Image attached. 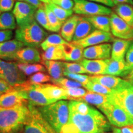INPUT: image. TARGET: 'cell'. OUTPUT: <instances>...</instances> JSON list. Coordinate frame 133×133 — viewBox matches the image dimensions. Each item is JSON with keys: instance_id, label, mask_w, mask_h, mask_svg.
I'll return each instance as SVG.
<instances>
[{"instance_id": "obj_33", "label": "cell", "mask_w": 133, "mask_h": 133, "mask_svg": "<svg viewBox=\"0 0 133 133\" xmlns=\"http://www.w3.org/2000/svg\"><path fill=\"white\" fill-rule=\"evenodd\" d=\"M19 69L26 76L36 74L38 72H44L46 71V68L43 65L38 64H24L17 63Z\"/></svg>"}, {"instance_id": "obj_25", "label": "cell", "mask_w": 133, "mask_h": 133, "mask_svg": "<svg viewBox=\"0 0 133 133\" xmlns=\"http://www.w3.org/2000/svg\"><path fill=\"white\" fill-rule=\"evenodd\" d=\"M94 29L95 28L86 19V17H81L76 27L72 41H76L83 39L95 30Z\"/></svg>"}, {"instance_id": "obj_21", "label": "cell", "mask_w": 133, "mask_h": 133, "mask_svg": "<svg viewBox=\"0 0 133 133\" xmlns=\"http://www.w3.org/2000/svg\"><path fill=\"white\" fill-rule=\"evenodd\" d=\"M105 75L115 76H124L129 75L125 59L115 61L112 58L107 59V66Z\"/></svg>"}, {"instance_id": "obj_45", "label": "cell", "mask_w": 133, "mask_h": 133, "mask_svg": "<svg viewBox=\"0 0 133 133\" xmlns=\"http://www.w3.org/2000/svg\"><path fill=\"white\" fill-rule=\"evenodd\" d=\"M14 0H0V11L10 12L14 7Z\"/></svg>"}, {"instance_id": "obj_22", "label": "cell", "mask_w": 133, "mask_h": 133, "mask_svg": "<svg viewBox=\"0 0 133 133\" xmlns=\"http://www.w3.org/2000/svg\"><path fill=\"white\" fill-rule=\"evenodd\" d=\"M80 17L78 15H74L66 19L63 24L60 30V34L67 42H72L76 27Z\"/></svg>"}, {"instance_id": "obj_28", "label": "cell", "mask_w": 133, "mask_h": 133, "mask_svg": "<svg viewBox=\"0 0 133 133\" xmlns=\"http://www.w3.org/2000/svg\"><path fill=\"white\" fill-rule=\"evenodd\" d=\"M44 64L52 79H57L64 76V62L57 61H44Z\"/></svg>"}, {"instance_id": "obj_44", "label": "cell", "mask_w": 133, "mask_h": 133, "mask_svg": "<svg viewBox=\"0 0 133 133\" xmlns=\"http://www.w3.org/2000/svg\"><path fill=\"white\" fill-rule=\"evenodd\" d=\"M51 2L66 10H73L74 6L73 0H51Z\"/></svg>"}, {"instance_id": "obj_13", "label": "cell", "mask_w": 133, "mask_h": 133, "mask_svg": "<svg viewBox=\"0 0 133 133\" xmlns=\"http://www.w3.org/2000/svg\"><path fill=\"white\" fill-rule=\"evenodd\" d=\"M114 40V38L110 32L95 30L83 39L76 41H72L71 43L79 46L83 49H85L89 46L112 42Z\"/></svg>"}, {"instance_id": "obj_41", "label": "cell", "mask_w": 133, "mask_h": 133, "mask_svg": "<svg viewBox=\"0 0 133 133\" xmlns=\"http://www.w3.org/2000/svg\"><path fill=\"white\" fill-rule=\"evenodd\" d=\"M64 72L79 74H87L84 66L80 63L64 62Z\"/></svg>"}, {"instance_id": "obj_52", "label": "cell", "mask_w": 133, "mask_h": 133, "mask_svg": "<svg viewBox=\"0 0 133 133\" xmlns=\"http://www.w3.org/2000/svg\"><path fill=\"white\" fill-rule=\"evenodd\" d=\"M128 79L130 81L131 83H133V70L131 71V73L128 75Z\"/></svg>"}, {"instance_id": "obj_54", "label": "cell", "mask_w": 133, "mask_h": 133, "mask_svg": "<svg viewBox=\"0 0 133 133\" xmlns=\"http://www.w3.org/2000/svg\"><path fill=\"white\" fill-rule=\"evenodd\" d=\"M41 3H44V4H48L51 2V0H39Z\"/></svg>"}, {"instance_id": "obj_26", "label": "cell", "mask_w": 133, "mask_h": 133, "mask_svg": "<svg viewBox=\"0 0 133 133\" xmlns=\"http://www.w3.org/2000/svg\"><path fill=\"white\" fill-rule=\"evenodd\" d=\"M79 101H84L99 109L109 102L110 101V95H104L88 91L85 95L81 97Z\"/></svg>"}, {"instance_id": "obj_27", "label": "cell", "mask_w": 133, "mask_h": 133, "mask_svg": "<svg viewBox=\"0 0 133 133\" xmlns=\"http://www.w3.org/2000/svg\"><path fill=\"white\" fill-rule=\"evenodd\" d=\"M115 13L129 25L133 27V6L129 4H119L115 7Z\"/></svg>"}, {"instance_id": "obj_23", "label": "cell", "mask_w": 133, "mask_h": 133, "mask_svg": "<svg viewBox=\"0 0 133 133\" xmlns=\"http://www.w3.org/2000/svg\"><path fill=\"white\" fill-rule=\"evenodd\" d=\"M132 40L115 39L113 41L111 51V58L115 61L124 60L126 54L130 46Z\"/></svg>"}, {"instance_id": "obj_20", "label": "cell", "mask_w": 133, "mask_h": 133, "mask_svg": "<svg viewBox=\"0 0 133 133\" xmlns=\"http://www.w3.org/2000/svg\"><path fill=\"white\" fill-rule=\"evenodd\" d=\"M64 53V60L69 62L81 61L83 58V49L73 43L67 42L61 45Z\"/></svg>"}, {"instance_id": "obj_50", "label": "cell", "mask_w": 133, "mask_h": 133, "mask_svg": "<svg viewBox=\"0 0 133 133\" xmlns=\"http://www.w3.org/2000/svg\"><path fill=\"white\" fill-rule=\"evenodd\" d=\"M114 6L119 4H129L133 5V0H112Z\"/></svg>"}, {"instance_id": "obj_16", "label": "cell", "mask_w": 133, "mask_h": 133, "mask_svg": "<svg viewBox=\"0 0 133 133\" xmlns=\"http://www.w3.org/2000/svg\"><path fill=\"white\" fill-rule=\"evenodd\" d=\"M112 45L102 43L89 46L83 50V57L87 59H108L111 56Z\"/></svg>"}, {"instance_id": "obj_55", "label": "cell", "mask_w": 133, "mask_h": 133, "mask_svg": "<svg viewBox=\"0 0 133 133\" xmlns=\"http://www.w3.org/2000/svg\"><path fill=\"white\" fill-rule=\"evenodd\" d=\"M2 94H3V93L0 92V97H1V95H2Z\"/></svg>"}, {"instance_id": "obj_7", "label": "cell", "mask_w": 133, "mask_h": 133, "mask_svg": "<svg viewBox=\"0 0 133 133\" xmlns=\"http://www.w3.org/2000/svg\"><path fill=\"white\" fill-rule=\"evenodd\" d=\"M30 115L22 133H57L41 115L37 107L29 104Z\"/></svg>"}, {"instance_id": "obj_38", "label": "cell", "mask_w": 133, "mask_h": 133, "mask_svg": "<svg viewBox=\"0 0 133 133\" xmlns=\"http://www.w3.org/2000/svg\"><path fill=\"white\" fill-rule=\"evenodd\" d=\"M51 81H52V83H54L55 85H57L64 89L83 86L81 83L77 82V81L72 80V79H68L66 78H64L63 76L57 79H52Z\"/></svg>"}, {"instance_id": "obj_32", "label": "cell", "mask_w": 133, "mask_h": 133, "mask_svg": "<svg viewBox=\"0 0 133 133\" xmlns=\"http://www.w3.org/2000/svg\"><path fill=\"white\" fill-rule=\"evenodd\" d=\"M66 43H67V41L65 40L61 35L52 34L46 37V39L41 43L40 46L43 51H46L48 48L52 46L62 45Z\"/></svg>"}, {"instance_id": "obj_9", "label": "cell", "mask_w": 133, "mask_h": 133, "mask_svg": "<svg viewBox=\"0 0 133 133\" xmlns=\"http://www.w3.org/2000/svg\"><path fill=\"white\" fill-rule=\"evenodd\" d=\"M113 102L119 106L128 115L133 122V84L110 95Z\"/></svg>"}, {"instance_id": "obj_37", "label": "cell", "mask_w": 133, "mask_h": 133, "mask_svg": "<svg viewBox=\"0 0 133 133\" xmlns=\"http://www.w3.org/2000/svg\"><path fill=\"white\" fill-rule=\"evenodd\" d=\"M83 87L87 89L88 91L97 93V94H104V95H110L114 92V91L112 90V89L91 80Z\"/></svg>"}, {"instance_id": "obj_56", "label": "cell", "mask_w": 133, "mask_h": 133, "mask_svg": "<svg viewBox=\"0 0 133 133\" xmlns=\"http://www.w3.org/2000/svg\"><path fill=\"white\" fill-rule=\"evenodd\" d=\"M102 133H109V132H102Z\"/></svg>"}, {"instance_id": "obj_53", "label": "cell", "mask_w": 133, "mask_h": 133, "mask_svg": "<svg viewBox=\"0 0 133 133\" xmlns=\"http://www.w3.org/2000/svg\"><path fill=\"white\" fill-rule=\"evenodd\" d=\"M112 131H113V133H122V132H121V129L118 128L117 127L113 128Z\"/></svg>"}, {"instance_id": "obj_8", "label": "cell", "mask_w": 133, "mask_h": 133, "mask_svg": "<svg viewBox=\"0 0 133 133\" xmlns=\"http://www.w3.org/2000/svg\"><path fill=\"white\" fill-rule=\"evenodd\" d=\"M74 12L86 16H109L112 14L110 8L89 0H74Z\"/></svg>"}, {"instance_id": "obj_18", "label": "cell", "mask_w": 133, "mask_h": 133, "mask_svg": "<svg viewBox=\"0 0 133 133\" xmlns=\"http://www.w3.org/2000/svg\"><path fill=\"white\" fill-rule=\"evenodd\" d=\"M33 86L36 89L43 92L50 101L54 103L61 100L67 99L65 89L57 85L51 84H41Z\"/></svg>"}, {"instance_id": "obj_49", "label": "cell", "mask_w": 133, "mask_h": 133, "mask_svg": "<svg viewBox=\"0 0 133 133\" xmlns=\"http://www.w3.org/2000/svg\"><path fill=\"white\" fill-rule=\"evenodd\" d=\"M18 1H22V2L27 3L29 4H30L36 8H39L42 6V3L39 0H17Z\"/></svg>"}, {"instance_id": "obj_12", "label": "cell", "mask_w": 133, "mask_h": 133, "mask_svg": "<svg viewBox=\"0 0 133 133\" xmlns=\"http://www.w3.org/2000/svg\"><path fill=\"white\" fill-rule=\"evenodd\" d=\"M27 99L26 91L14 89L1 95L0 97V107L10 109L21 105H28Z\"/></svg>"}, {"instance_id": "obj_39", "label": "cell", "mask_w": 133, "mask_h": 133, "mask_svg": "<svg viewBox=\"0 0 133 133\" xmlns=\"http://www.w3.org/2000/svg\"><path fill=\"white\" fill-rule=\"evenodd\" d=\"M51 80L52 78L51 77V76L43 72H38L31 75L27 81L31 85H36V84H41L43 83L49 82Z\"/></svg>"}, {"instance_id": "obj_51", "label": "cell", "mask_w": 133, "mask_h": 133, "mask_svg": "<svg viewBox=\"0 0 133 133\" xmlns=\"http://www.w3.org/2000/svg\"><path fill=\"white\" fill-rule=\"evenodd\" d=\"M122 133H133V126H124L121 129Z\"/></svg>"}, {"instance_id": "obj_42", "label": "cell", "mask_w": 133, "mask_h": 133, "mask_svg": "<svg viewBox=\"0 0 133 133\" xmlns=\"http://www.w3.org/2000/svg\"><path fill=\"white\" fill-rule=\"evenodd\" d=\"M64 75L69 78L70 79H72L75 81H77L82 84L83 86L87 84L91 81V76L86 75L83 74H71V73L64 72Z\"/></svg>"}, {"instance_id": "obj_40", "label": "cell", "mask_w": 133, "mask_h": 133, "mask_svg": "<svg viewBox=\"0 0 133 133\" xmlns=\"http://www.w3.org/2000/svg\"><path fill=\"white\" fill-rule=\"evenodd\" d=\"M65 91L67 99H70V101H79V99L88 92V91L81 87L70 88L65 89Z\"/></svg>"}, {"instance_id": "obj_30", "label": "cell", "mask_w": 133, "mask_h": 133, "mask_svg": "<svg viewBox=\"0 0 133 133\" xmlns=\"http://www.w3.org/2000/svg\"><path fill=\"white\" fill-rule=\"evenodd\" d=\"M16 28V21L12 12H6L0 14V30H12Z\"/></svg>"}, {"instance_id": "obj_24", "label": "cell", "mask_w": 133, "mask_h": 133, "mask_svg": "<svg viewBox=\"0 0 133 133\" xmlns=\"http://www.w3.org/2000/svg\"><path fill=\"white\" fill-rule=\"evenodd\" d=\"M24 46L22 43L17 39H11L0 43V58L11 59L12 55Z\"/></svg>"}, {"instance_id": "obj_31", "label": "cell", "mask_w": 133, "mask_h": 133, "mask_svg": "<svg viewBox=\"0 0 133 133\" xmlns=\"http://www.w3.org/2000/svg\"><path fill=\"white\" fill-rule=\"evenodd\" d=\"M42 59L44 61L64 60V53L61 45L52 46L44 51V52L42 54Z\"/></svg>"}, {"instance_id": "obj_47", "label": "cell", "mask_w": 133, "mask_h": 133, "mask_svg": "<svg viewBox=\"0 0 133 133\" xmlns=\"http://www.w3.org/2000/svg\"><path fill=\"white\" fill-rule=\"evenodd\" d=\"M14 89H15L14 88L10 86L6 81L0 78V92L4 94V93L9 92Z\"/></svg>"}, {"instance_id": "obj_29", "label": "cell", "mask_w": 133, "mask_h": 133, "mask_svg": "<svg viewBox=\"0 0 133 133\" xmlns=\"http://www.w3.org/2000/svg\"><path fill=\"white\" fill-rule=\"evenodd\" d=\"M86 18L97 30L107 32L110 31V20L108 16H86Z\"/></svg>"}, {"instance_id": "obj_17", "label": "cell", "mask_w": 133, "mask_h": 133, "mask_svg": "<svg viewBox=\"0 0 133 133\" xmlns=\"http://www.w3.org/2000/svg\"><path fill=\"white\" fill-rule=\"evenodd\" d=\"M11 59H14L20 63L35 64L40 62L41 57L39 51L35 48H22L11 56Z\"/></svg>"}, {"instance_id": "obj_19", "label": "cell", "mask_w": 133, "mask_h": 133, "mask_svg": "<svg viewBox=\"0 0 133 133\" xmlns=\"http://www.w3.org/2000/svg\"><path fill=\"white\" fill-rule=\"evenodd\" d=\"M79 63L84 66L87 74L93 75H105L107 66V59H83Z\"/></svg>"}, {"instance_id": "obj_15", "label": "cell", "mask_w": 133, "mask_h": 133, "mask_svg": "<svg viewBox=\"0 0 133 133\" xmlns=\"http://www.w3.org/2000/svg\"><path fill=\"white\" fill-rule=\"evenodd\" d=\"M91 80L98 83L113 91H118L133 84L128 79H123L118 76L101 75L91 76Z\"/></svg>"}, {"instance_id": "obj_46", "label": "cell", "mask_w": 133, "mask_h": 133, "mask_svg": "<svg viewBox=\"0 0 133 133\" xmlns=\"http://www.w3.org/2000/svg\"><path fill=\"white\" fill-rule=\"evenodd\" d=\"M13 36L12 30H0V43L11 40Z\"/></svg>"}, {"instance_id": "obj_5", "label": "cell", "mask_w": 133, "mask_h": 133, "mask_svg": "<svg viewBox=\"0 0 133 133\" xmlns=\"http://www.w3.org/2000/svg\"><path fill=\"white\" fill-rule=\"evenodd\" d=\"M112 125L117 128L133 126L131 118L119 106L111 100L99 109Z\"/></svg>"}, {"instance_id": "obj_3", "label": "cell", "mask_w": 133, "mask_h": 133, "mask_svg": "<svg viewBox=\"0 0 133 133\" xmlns=\"http://www.w3.org/2000/svg\"><path fill=\"white\" fill-rule=\"evenodd\" d=\"M37 109L44 119L57 133L67 123L69 118V102L64 100Z\"/></svg>"}, {"instance_id": "obj_11", "label": "cell", "mask_w": 133, "mask_h": 133, "mask_svg": "<svg viewBox=\"0 0 133 133\" xmlns=\"http://www.w3.org/2000/svg\"><path fill=\"white\" fill-rule=\"evenodd\" d=\"M110 31L113 36L119 39L133 40V27L129 25L115 12L110 16Z\"/></svg>"}, {"instance_id": "obj_48", "label": "cell", "mask_w": 133, "mask_h": 133, "mask_svg": "<svg viewBox=\"0 0 133 133\" xmlns=\"http://www.w3.org/2000/svg\"><path fill=\"white\" fill-rule=\"evenodd\" d=\"M89 1H93V2L104 5V6H106L109 8L114 7V4L112 0H89Z\"/></svg>"}, {"instance_id": "obj_43", "label": "cell", "mask_w": 133, "mask_h": 133, "mask_svg": "<svg viewBox=\"0 0 133 133\" xmlns=\"http://www.w3.org/2000/svg\"><path fill=\"white\" fill-rule=\"evenodd\" d=\"M125 61L129 74L133 70V40L131 42L126 54Z\"/></svg>"}, {"instance_id": "obj_6", "label": "cell", "mask_w": 133, "mask_h": 133, "mask_svg": "<svg viewBox=\"0 0 133 133\" xmlns=\"http://www.w3.org/2000/svg\"><path fill=\"white\" fill-rule=\"evenodd\" d=\"M0 78L14 89L26 81V75L19 69L17 63L0 59Z\"/></svg>"}, {"instance_id": "obj_4", "label": "cell", "mask_w": 133, "mask_h": 133, "mask_svg": "<svg viewBox=\"0 0 133 133\" xmlns=\"http://www.w3.org/2000/svg\"><path fill=\"white\" fill-rule=\"evenodd\" d=\"M15 37L27 47L36 48L48 36V33L35 20L24 26H19L16 30Z\"/></svg>"}, {"instance_id": "obj_1", "label": "cell", "mask_w": 133, "mask_h": 133, "mask_svg": "<svg viewBox=\"0 0 133 133\" xmlns=\"http://www.w3.org/2000/svg\"><path fill=\"white\" fill-rule=\"evenodd\" d=\"M69 109V120L60 133H102L111 130L106 116L90 104L82 101H70Z\"/></svg>"}, {"instance_id": "obj_34", "label": "cell", "mask_w": 133, "mask_h": 133, "mask_svg": "<svg viewBox=\"0 0 133 133\" xmlns=\"http://www.w3.org/2000/svg\"><path fill=\"white\" fill-rule=\"evenodd\" d=\"M46 4H47L48 8L57 17L58 19L61 21H62V22L64 23L66 19H68L69 17L73 16V13H74L73 10H66L63 9V8L59 7L57 5L54 4L52 2H50Z\"/></svg>"}, {"instance_id": "obj_2", "label": "cell", "mask_w": 133, "mask_h": 133, "mask_svg": "<svg viewBox=\"0 0 133 133\" xmlns=\"http://www.w3.org/2000/svg\"><path fill=\"white\" fill-rule=\"evenodd\" d=\"M29 115V104L0 107V133H22Z\"/></svg>"}, {"instance_id": "obj_10", "label": "cell", "mask_w": 133, "mask_h": 133, "mask_svg": "<svg viewBox=\"0 0 133 133\" xmlns=\"http://www.w3.org/2000/svg\"><path fill=\"white\" fill-rule=\"evenodd\" d=\"M37 8L27 3L17 1L12 13L19 26H24L35 21V15Z\"/></svg>"}, {"instance_id": "obj_14", "label": "cell", "mask_w": 133, "mask_h": 133, "mask_svg": "<svg viewBox=\"0 0 133 133\" xmlns=\"http://www.w3.org/2000/svg\"><path fill=\"white\" fill-rule=\"evenodd\" d=\"M15 89L26 91L29 104L34 107H43L54 103L50 101L43 92L36 89L34 86L29 84L27 81Z\"/></svg>"}, {"instance_id": "obj_36", "label": "cell", "mask_w": 133, "mask_h": 133, "mask_svg": "<svg viewBox=\"0 0 133 133\" xmlns=\"http://www.w3.org/2000/svg\"><path fill=\"white\" fill-rule=\"evenodd\" d=\"M45 11L47 14L48 21H49L50 26H51V31L53 32H58L61 30L64 22L61 21L58 19L57 17L54 14V13L48 8L47 4H44Z\"/></svg>"}, {"instance_id": "obj_35", "label": "cell", "mask_w": 133, "mask_h": 133, "mask_svg": "<svg viewBox=\"0 0 133 133\" xmlns=\"http://www.w3.org/2000/svg\"><path fill=\"white\" fill-rule=\"evenodd\" d=\"M35 19L37 22L38 24L44 29L51 31V26L48 21L44 5H42L41 7L38 8V9L36 10L35 15Z\"/></svg>"}, {"instance_id": "obj_57", "label": "cell", "mask_w": 133, "mask_h": 133, "mask_svg": "<svg viewBox=\"0 0 133 133\" xmlns=\"http://www.w3.org/2000/svg\"><path fill=\"white\" fill-rule=\"evenodd\" d=\"M1 14V11H0V14Z\"/></svg>"}]
</instances>
